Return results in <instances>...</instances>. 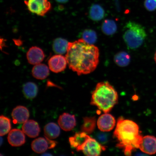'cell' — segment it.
Listing matches in <instances>:
<instances>
[{
    "instance_id": "obj_1",
    "label": "cell",
    "mask_w": 156,
    "mask_h": 156,
    "mask_svg": "<svg viewBox=\"0 0 156 156\" xmlns=\"http://www.w3.org/2000/svg\"><path fill=\"white\" fill-rule=\"evenodd\" d=\"M99 56L98 48L82 38L69 42L66 57L70 69L80 76L94 71L98 65Z\"/></svg>"
},
{
    "instance_id": "obj_2",
    "label": "cell",
    "mask_w": 156,
    "mask_h": 156,
    "mask_svg": "<svg viewBox=\"0 0 156 156\" xmlns=\"http://www.w3.org/2000/svg\"><path fill=\"white\" fill-rule=\"evenodd\" d=\"M114 135L118 141L117 146L123 149L126 156L131 155L134 150L139 148L143 139L138 125L122 117L118 119Z\"/></svg>"
},
{
    "instance_id": "obj_3",
    "label": "cell",
    "mask_w": 156,
    "mask_h": 156,
    "mask_svg": "<svg viewBox=\"0 0 156 156\" xmlns=\"http://www.w3.org/2000/svg\"><path fill=\"white\" fill-rule=\"evenodd\" d=\"M117 91L108 82L97 83L91 95V104L105 113H108L118 103Z\"/></svg>"
},
{
    "instance_id": "obj_4",
    "label": "cell",
    "mask_w": 156,
    "mask_h": 156,
    "mask_svg": "<svg viewBox=\"0 0 156 156\" xmlns=\"http://www.w3.org/2000/svg\"><path fill=\"white\" fill-rule=\"evenodd\" d=\"M146 37L145 29L141 24L130 21L125 25L123 38L128 48L135 50L140 48Z\"/></svg>"
},
{
    "instance_id": "obj_5",
    "label": "cell",
    "mask_w": 156,
    "mask_h": 156,
    "mask_svg": "<svg viewBox=\"0 0 156 156\" xmlns=\"http://www.w3.org/2000/svg\"><path fill=\"white\" fill-rule=\"evenodd\" d=\"M24 3L30 12L40 16H44L51 8L48 0H25Z\"/></svg>"
},
{
    "instance_id": "obj_6",
    "label": "cell",
    "mask_w": 156,
    "mask_h": 156,
    "mask_svg": "<svg viewBox=\"0 0 156 156\" xmlns=\"http://www.w3.org/2000/svg\"><path fill=\"white\" fill-rule=\"evenodd\" d=\"M106 150L105 146L101 145L97 140L90 137L84 144L81 151L87 156L100 155L103 151Z\"/></svg>"
},
{
    "instance_id": "obj_7",
    "label": "cell",
    "mask_w": 156,
    "mask_h": 156,
    "mask_svg": "<svg viewBox=\"0 0 156 156\" xmlns=\"http://www.w3.org/2000/svg\"><path fill=\"white\" fill-rule=\"evenodd\" d=\"M51 140L46 136V138L40 137L34 140L31 144L33 151L37 153H43L48 149L54 147L55 142Z\"/></svg>"
},
{
    "instance_id": "obj_8",
    "label": "cell",
    "mask_w": 156,
    "mask_h": 156,
    "mask_svg": "<svg viewBox=\"0 0 156 156\" xmlns=\"http://www.w3.org/2000/svg\"><path fill=\"white\" fill-rule=\"evenodd\" d=\"M67 64L66 57L60 54L52 56L48 61L50 69L55 73H60L64 71Z\"/></svg>"
},
{
    "instance_id": "obj_9",
    "label": "cell",
    "mask_w": 156,
    "mask_h": 156,
    "mask_svg": "<svg viewBox=\"0 0 156 156\" xmlns=\"http://www.w3.org/2000/svg\"><path fill=\"white\" fill-rule=\"evenodd\" d=\"M116 120L112 115L105 113L99 117L97 121L99 129L102 132H108L112 130L116 125Z\"/></svg>"
},
{
    "instance_id": "obj_10",
    "label": "cell",
    "mask_w": 156,
    "mask_h": 156,
    "mask_svg": "<svg viewBox=\"0 0 156 156\" xmlns=\"http://www.w3.org/2000/svg\"><path fill=\"white\" fill-rule=\"evenodd\" d=\"M139 149L147 154H154L156 153V138L149 135L144 136Z\"/></svg>"
},
{
    "instance_id": "obj_11",
    "label": "cell",
    "mask_w": 156,
    "mask_h": 156,
    "mask_svg": "<svg viewBox=\"0 0 156 156\" xmlns=\"http://www.w3.org/2000/svg\"><path fill=\"white\" fill-rule=\"evenodd\" d=\"M58 123L62 129L64 131H69L75 127L76 121L74 115L64 113L59 116Z\"/></svg>"
},
{
    "instance_id": "obj_12",
    "label": "cell",
    "mask_w": 156,
    "mask_h": 156,
    "mask_svg": "<svg viewBox=\"0 0 156 156\" xmlns=\"http://www.w3.org/2000/svg\"><path fill=\"white\" fill-rule=\"evenodd\" d=\"M27 57L29 63L32 65H36L43 61L45 55L41 49L38 47L33 46L27 52Z\"/></svg>"
},
{
    "instance_id": "obj_13",
    "label": "cell",
    "mask_w": 156,
    "mask_h": 156,
    "mask_svg": "<svg viewBox=\"0 0 156 156\" xmlns=\"http://www.w3.org/2000/svg\"><path fill=\"white\" fill-rule=\"evenodd\" d=\"M23 130L13 129L9 133L7 139L10 145L13 147H19L24 145L25 142V137Z\"/></svg>"
},
{
    "instance_id": "obj_14",
    "label": "cell",
    "mask_w": 156,
    "mask_h": 156,
    "mask_svg": "<svg viewBox=\"0 0 156 156\" xmlns=\"http://www.w3.org/2000/svg\"><path fill=\"white\" fill-rule=\"evenodd\" d=\"M12 116L13 123L21 124L28 120L29 117V110L26 107L19 106L13 109Z\"/></svg>"
},
{
    "instance_id": "obj_15",
    "label": "cell",
    "mask_w": 156,
    "mask_h": 156,
    "mask_svg": "<svg viewBox=\"0 0 156 156\" xmlns=\"http://www.w3.org/2000/svg\"><path fill=\"white\" fill-rule=\"evenodd\" d=\"M90 137V136L84 132L77 133L69 138L70 145L72 148L76 149L77 151H81L84 144Z\"/></svg>"
},
{
    "instance_id": "obj_16",
    "label": "cell",
    "mask_w": 156,
    "mask_h": 156,
    "mask_svg": "<svg viewBox=\"0 0 156 156\" xmlns=\"http://www.w3.org/2000/svg\"><path fill=\"white\" fill-rule=\"evenodd\" d=\"M22 129L24 133L30 138L36 137L40 132L38 123L32 120H28L23 123Z\"/></svg>"
},
{
    "instance_id": "obj_17",
    "label": "cell",
    "mask_w": 156,
    "mask_h": 156,
    "mask_svg": "<svg viewBox=\"0 0 156 156\" xmlns=\"http://www.w3.org/2000/svg\"><path fill=\"white\" fill-rule=\"evenodd\" d=\"M50 72L47 66L45 64H38L35 65L32 70L33 76L37 79L44 80L49 75Z\"/></svg>"
},
{
    "instance_id": "obj_18",
    "label": "cell",
    "mask_w": 156,
    "mask_h": 156,
    "mask_svg": "<svg viewBox=\"0 0 156 156\" xmlns=\"http://www.w3.org/2000/svg\"><path fill=\"white\" fill-rule=\"evenodd\" d=\"M105 15L104 9L100 5H91L89 11V17L91 20L96 21H100L104 18Z\"/></svg>"
},
{
    "instance_id": "obj_19",
    "label": "cell",
    "mask_w": 156,
    "mask_h": 156,
    "mask_svg": "<svg viewBox=\"0 0 156 156\" xmlns=\"http://www.w3.org/2000/svg\"><path fill=\"white\" fill-rule=\"evenodd\" d=\"M44 132L46 137L51 140L55 139L60 135V129L56 124L50 122L45 126Z\"/></svg>"
},
{
    "instance_id": "obj_20",
    "label": "cell",
    "mask_w": 156,
    "mask_h": 156,
    "mask_svg": "<svg viewBox=\"0 0 156 156\" xmlns=\"http://www.w3.org/2000/svg\"><path fill=\"white\" fill-rule=\"evenodd\" d=\"M97 122L95 116L85 117L83 119V123L81 126V131L88 134L92 133L96 127Z\"/></svg>"
},
{
    "instance_id": "obj_21",
    "label": "cell",
    "mask_w": 156,
    "mask_h": 156,
    "mask_svg": "<svg viewBox=\"0 0 156 156\" xmlns=\"http://www.w3.org/2000/svg\"><path fill=\"white\" fill-rule=\"evenodd\" d=\"M69 42L62 38H57L54 41L52 48L56 53L63 54L67 52Z\"/></svg>"
},
{
    "instance_id": "obj_22",
    "label": "cell",
    "mask_w": 156,
    "mask_h": 156,
    "mask_svg": "<svg viewBox=\"0 0 156 156\" xmlns=\"http://www.w3.org/2000/svg\"><path fill=\"white\" fill-rule=\"evenodd\" d=\"M38 88L36 84L32 82L27 83L23 86V92L27 98L32 99L37 94Z\"/></svg>"
},
{
    "instance_id": "obj_23",
    "label": "cell",
    "mask_w": 156,
    "mask_h": 156,
    "mask_svg": "<svg viewBox=\"0 0 156 156\" xmlns=\"http://www.w3.org/2000/svg\"><path fill=\"white\" fill-rule=\"evenodd\" d=\"M114 61L117 65L120 67H125L129 64L130 56L126 52H118L114 57Z\"/></svg>"
},
{
    "instance_id": "obj_24",
    "label": "cell",
    "mask_w": 156,
    "mask_h": 156,
    "mask_svg": "<svg viewBox=\"0 0 156 156\" xmlns=\"http://www.w3.org/2000/svg\"><path fill=\"white\" fill-rule=\"evenodd\" d=\"M101 29L105 34L107 36H111L116 32L117 26L116 23L114 20L106 19L103 21Z\"/></svg>"
},
{
    "instance_id": "obj_25",
    "label": "cell",
    "mask_w": 156,
    "mask_h": 156,
    "mask_svg": "<svg viewBox=\"0 0 156 156\" xmlns=\"http://www.w3.org/2000/svg\"><path fill=\"white\" fill-rule=\"evenodd\" d=\"M1 129L0 135L4 136L8 133L11 131V120L7 117L1 115L0 118Z\"/></svg>"
},
{
    "instance_id": "obj_26",
    "label": "cell",
    "mask_w": 156,
    "mask_h": 156,
    "mask_svg": "<svg viewBox=\"0 0 156 156\" xmlns=\"http://www.w3.org/2000/svg\"><path fill=\"white\" fill-rule=\"evenodd\" d=\"M83 39L87 43L93 44L96 42L97 36L95 31L90 29H86L82 34Z\"/></svg>"
},
{
    "instance_id": "obj_27",
    "label": "cell",
    "mask_w": 156,
    "mask_h": 156,
    "mask_svg": "<svg viewBox=\"0 0 156 156\" xmlns=\"http://www.w3.org/2000/svg\"><path fill=\"white\" fill-rule=\"evenodd\" d=\"M144 6L148 11H154L156 9V0H145Z\"/></svg>"
},
{
    "instance_id": "obj_28",
    "label": "cell",
    "mask_w": 156,
    "mask_h": 156,
    "mask_svg": "<svg viewBox=\"0 0 156 156\" xmlns=\"http://www.w3.org/2000/svg\"><path fill=\"white\" fill-rule=\"evenodd\" d=\"M103 132L98 133L97 135V138L99 143L105 144L108 141V136L107 134Z\"/></svg>"
},
{
    "instance_id": "obj_29",
    "label": "cell",
    "mask_w": 156,
    "mask_h": 156,
    "mask_svg": "<svg viewBox=\"0 0 156 156\" xmlns=\"http://www.w3.org/2000/svg\"><path fill=\"white\" fill-rule=\"evenodd\" d=\"M69 0H56L59 3H67Z\"/></svg>"
},
{
    "instance_id": "obj_30",
    "label": "cell",
    "mask_w": 156,
    "mask_h": 156,
    "mask_svg": "<svg viewBox=\"0 0 156 156\" xmlns=\"http://www.w3.org/2000/svg\"><path fill=\"white\" fill-rule=\"evenodd\" d=\"M154 59L155 62L156 63V51L155 52L154 56Z\"/></svg>"
}]
</instances>
